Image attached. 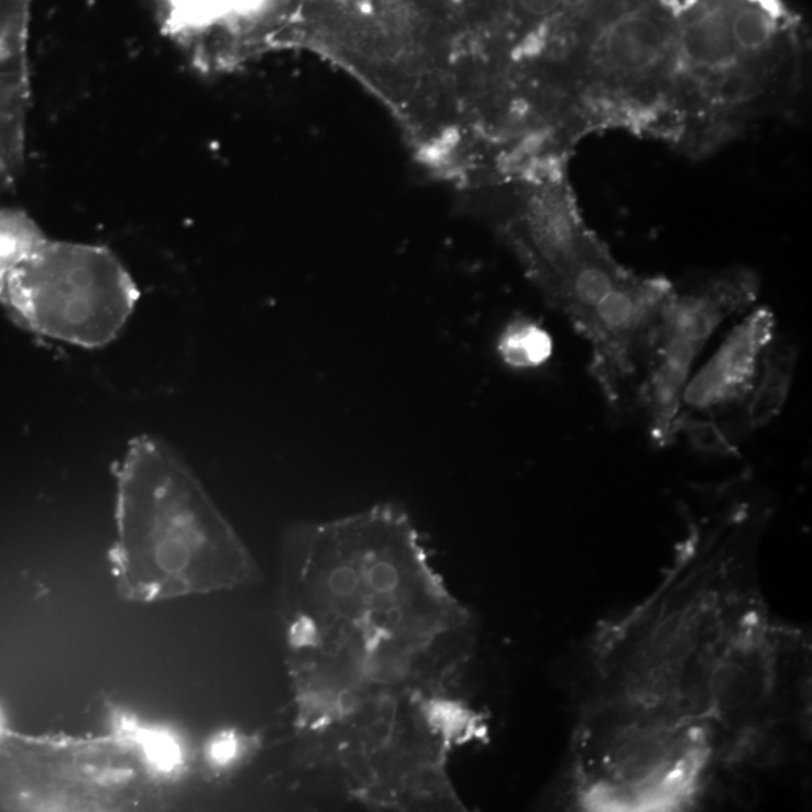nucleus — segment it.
Instances as JSON below:
<instances>
[{
	"label": "nucleus",
	"instance_id": "nucleus-1",
	"mask_svg": "<svg viewBox=\"0 0 812 812\" xmlns=\"http://www.w3.org/2000/svg\"><path fill=\"white\" fill-rule=\"evenodd\" d=\"M281 615L293 658L383 670L470 646L469 611L395 506L295 525L283 541Z\"/></svg>",
	"mask_w": 812,
	"mask_h": 812
},
{
	"label": "nucleus",
	"instance_id": "nucleus-2",
	"mask_svg": "<svg viewBox=\"0 0 812 812\" xmlns=\"http://www.w3.org/2000/svg\"><path fill=\"white\" fill-rule=\"evenodd\" d=\"M114 519V584L125 601L157 604L261 581L235 528L196 475L154 438H138L127 450Z\"/></svg>",
	"mask_w": 812,
	"mask_h": 812
},
{
	"label": "nucleus",
	"instance_id": "nucleus-3",
	"mask_svg": "<svg viewBox=\"0 0 812 812\" xmlns=\"http://www.w3.org/2000/svg\"><path fill=\"white\" fill-rule=\"evenodd\" d=\"M798 352L773 311L750 307L700 363L684 388L677 440L727 457L782 413L793 388Z\"/></svg>",
	"mask_w": 812,
	"mask_h": 812
},
{
	"label": "nucleus",
	"instance_id": "nucleus-4",
	"mask_svg": "<svg viewBox=\"0 0 812 812\" xmlns=\"http://www.w3.org/2000/svg\"><path fill=\"white\" fill-rule=\"evenodd\" d=\"M138 299L109 249L47 240L12 276L2 305L34 333L97 348L117 338Z\"/></svg>",
	"mask_w": 812,
	"mask_h": 812
},
{
	"label": "nucleus",
	"instance_id": "nucleus-5",
	"mask_svg": "<svg viewBox=\"0 0 812 812\" xmlns=\"http://www.w3.org/2000/svg\"><path fill=\"white\" fill-rule=\"evenodd\" d=\"M758 294V277L745 268L721 271L672 288L638 392L637 412L655 446L674 445L680 402L689 380L724 323L756 306Z\"/></svg>",
	"mask_w": 812,
	"mask_h": 812
},
{
	"label": "nucleus",
	"instance_id": "nucleus-6",
	"mask_svg": "<svg viewBox=\"0 0 812 812\" xmlns=\"http://www.w3.org/2000/svg\"><path fill=\"white\" fill-rule=\"evenodd\" d=\"M32 3L0 0V191L18 183L26 163Z\"/></svg>",
	"mask_w": 812,
	"mask_h": 812
},
{
	"label": "nucleus",
	"instance_id": "nucleus-7",
	"mask_svg": "<svg viewBox=\"0 0 812 812\" xmlns=\"http://www.w3.org/2000/svg\"><path fill=\"white\" fill-rule=\"evenodd\" d=\"M47 240L28 212L18 208H0V305L12 276Z\"/></svg>",
	"mask_w": 812,
	"mask_h": 812
},
{
	"label": "nucleus",
	"instance_id": "nucleus-8",
	"mask_svg": "<svg viewBox=\"0 0 812 812\" xmlns=\"http://www.w3.org/2000/svg\"><path fill=\"white\" fill-rule=\"evenodd\" d=\"M498 352L511 367L536 369L551 359L552 339L539 323L516 319L500 336Z\"/></svg>",
	"mask_w": 812,
	"mask_h": 812
},
{
	"label": "nucleus",
	"instance_id": "nucleus-9",
	"mask_svg": "<svg viewBox=\"0 0 812 812\" xmlns=\"http://www.w3.org/2000/svg\"><path fill=\"white\" fill-rule=\"evenodd\" d=\"M519 7L533 18H549L561 10L560 0H518Z\"/></svg>",
	"mask_w": 812,
	"mask_h": 812
},
{
	"label": "nucleus",
	"instance_id": "nucleus-10",
	"mask_svg": "<svg viewBox=\"0 0 812 812\" xmlns=\"http://www.w3.org/2000/svg\"><path fill=\"white\" fill-rule=\"evenodd\" d=\"M596 0H560L561 8L569 12H582L590 10Z\"/></svg>",
	"mask_w": 812,
	"mask_h": 812
}]
</instances>
